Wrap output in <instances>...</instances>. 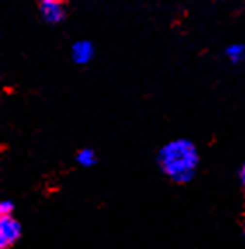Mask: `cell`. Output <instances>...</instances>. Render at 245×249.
Returning <instances> with one entry per match:
<instances>
[{
	"label": "cell",
	"instance_id": "9",
	"mask_svg": "<svg viewBox=\"0 0 245 249\" xmlns=\"http://www.w3.org/2000/svg\"><path fill=\"white\" fill-rule=\"evenodd\" d=\"M244 235H245V218H244Z\"/></svg>",
	"mask_w": 245,
	"mask_h": 249
},
{
	"label": "cell",
	"instance_id": "8",
	"mask_svg": "<svg viewBox=\"0 0 245 249\" xmlns=\"http://www.w3.org/2000/svg\"><path fill=\"white\" fill-rule=\"evenodd\" d=\"M240 183H242V188L245 190V162H244V166H242V169H240Z\"/></svg>",
	"mask_w": 245,
	"mask_h": 249
},
{
	"label": "cell",
	"instance_id": "1",
	"mask_svg": "<svg viewBox=\"0 0 245 249\" xmlns=\"http://www.w3.org/2000/svg\"><path fill=\"white\" fill-rule=\"evenodd\" d=\"M158 167L174 183H188L196 175L200 155L195 143L186 138H176L158 152Z\"/></svg>",
	"mask_w": 245,
	"mask_h": 249
},
{
	"label": "cell",
	"instance_id": "4",
	"mask_svg": "<svg viewBox=\"0 0 245 249\" xmlns=\"http://www.w3.org/2000/svg\"><path fill=\"white\" fill-rule=\"evenodd\" d=\"M94 58V46L92 42L89 40H77L73 46H71V59L77 63V65H89Z\"/></svg>",
	"mask_w": 245,
	"mask_h": 249
},
{
	"label": "cell",
	"instance_id": "5",
	"mask_svg": "<svg viewBox=\"0 0 245 249\" xmlns=\"http://www.w3.org/2000/svg\"><path fill=\"white\" fill-rule=\"evenodd\" d=\"M226 56L231 63H240L245 58V46L244 44H231L226 47Z\"/></svg>",
	"mask_w": 245,
	"mask_h": 249
},
{
	"label": "cell",
	"instance_id": "6",
	"mask_svg": "<svg viewBox=\"0 0 245 249\" xmlns=\"http://www.w3.org/2000/svg\"><path fill=\"white\" fill-rule=\"evenodd\" d=\"M77 162H79L82 167H92L96 164V154L94 150L91 148H82L77 154Z\"/></svg>",
	"mask_w": 245,
	"mask_h": 249
},
{
	"label": "cell",
	"instance_id": "2",
	"mask_svg": "<svg viewBox=\"0 0 245 249\" xmlns=\"http://www.w3.org/2000/svg\"><path fill=\"white\" fill-rule=\"evenodd\" d=\"M21 237V225L14 216H0V248H13Z\"/></svg>",
	"mask_w": 245,
	"mask_h": 249
},
{
	"label": "cell",
	"instance_id": "7",
	"mask_svg": "<svg viewBox=\"0 0 245 249\" xmlns=\"http://www.w3.org/2000/svg\"><path fill=\"white\" fill-rule=\"evenodd\" d=\"M14 202L13 200H2L0 202V216H13Z\"/></svg>",
	"mask_w": 245,
	"mask_h": 249
},
{
	"label": "cell",
	"instance_id": "3",
	"mask_svg": "<svg viewBox=\"0 0 245 249\" xmlns=\"http://www.w3.org/2000/svg\"><path fill=\"white\" fill-rule=\"evenodd\" d=\"M38 13L42 19L49 25H59L66 16V7L59 0H42L38 4Z\"/></svg>",
	"mask_w": 245,
	"mask_h": 249
}]
</instances>
